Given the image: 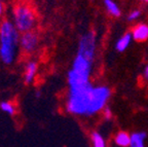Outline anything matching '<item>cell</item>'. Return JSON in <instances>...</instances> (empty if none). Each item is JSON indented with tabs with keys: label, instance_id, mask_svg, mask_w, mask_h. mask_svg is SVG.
Masks as SVG:
<instances>
[{
	"label": "cell",
	"instance_id": "277c9868",
	"mask_svg": "<svg viewBox=\"0 0 148 147\" xmlns=\"http://www.w3.org/2000/svg\"><path fill=\"white\" fill-rule=\"evenodd\" d=\"M14 26L20 32H30L36 24V14L30 5L18 3L12 8Z\"/></svg>",
	"mask_w": 148,
	"mask_h": 147
},
{
	"label": "cell",
	"instance_id": "5bb4252c",
	"mask_svg": "<svg viewBox=\"0 0 148 147\" xmlns=\"http://www.w3.org/2000/svg\"><path fill=\"white\" fill-rule=\"evenodd\" d=\"M0 108H1V110H2L3 112L7 113V114H9V115H14V111H16V109H14V107L12 106V104H10L9 102H1V103H0Z\"/></svg>",
	"mask_w": 148,
	"mask_h": 147
},
{
	"label": "cell",
	"instance_id": "9c48e42d",
	"mask_svg": "<svg viewBox=\"0 0 148 147\" xmlns=\"http://www.w3.org/2000/svg\"><path fill=\"white\" fill-rule=\"evenodd\" d=\"M114 141H115V144L119 147H130V144H131V135L127 134V132L120 131L116 134Z\"/></svg>",
	"mask_w": 148,
	"mask_h": 147
},
{
	"label": "cell",
	"instance_id": "ffe728a7",
	"mask_svg": "<svg viewBox=\"0 0 148 147\" xmlns=\"http://www.w3.org/2000/svg\"><path fill=\"white\" fill-rule=\"evenodd\" d=\"M0 59H1V55H0Z\"/></svg>",
	"mask_w": 148,
	"mask_h": 147
},
{
	"label": "cell",
	"instance_id": "9a60e30c",
	"mask_svg": "<svg viewBox=\"0 0 148 147\" xmlns=\"http://www.w3.org/2000/svg\"><path fill=\"white\" fill-rule=\"evenodd\" d=\"M140 14H141L140 10H133V12H131V14H129V16H127V20H129V21H135V20H137V19L140 16Z\"/></svg>",
	"mask_w": 148,
	"mask_h": 147
},
{
	"label": "cell",
	"instance_id": "2e32d148",
	"mask_svg": "<svg viewBox=\"0 0 148 147\" xmlns=\"http://www.w3.org/2000/svg\"><path fill=\"white\" fill-rule=\"evenodd\" d=\"M104 116L106 120H110L112 117V112H111V109L109 107H105L104 109Z\"/></svg>",
	"mask_w": 148,
	"mask_h": 147
},
{
	"label": "cell",
	"instance_id": "8992f818",
	"mask_svg": "<svg viewBox=\"0 0 148 147\" xmlns=\"http://www.w3.org/2000/svg\"><path fill=\"white\" fill-rule=\"evenodd\" d=\"M18 42H20L21 48L25 53L32 54L33 52H35L37 45H38V36L36 33L32 32V31L23 33V35L20 37Z\"/></svg>",
	"mask_w": 148,
	"mask_h": 147
},
{
	"label": "cell",
	"instance_id": "e0dca14e",
	"mask_svg": "<svg viewBox=\"0 0 148 147\" xmlns=\"http://www.w3.org/2000/svg\"><path fill=\"white\" fill-rule=\"evenodd\" d=\"M144 77H145L146 79H148V65L146 66L145 70H144Z\"/></svg>",
	"mask_w": 148,
	"mask_h": 147
},
{
	"label": "cell",
	"instance_id": "4fadbf2b",
	"mask_svg": "<svg viewBox=\"0 0 148 147\" xmlns=\"http://www.w3.org/2000/svg\"><path fill=\"white\" fill-rule=\"evenodd\" d=\"M92 142V147H106V142H105L104 137L98 132H92L90 135Z\"/></svg>",
	"mask_w": 148,
	"mask_h": 147
},
{
	"label": "cell",
	"instance_id": "d6986e66",
	"mask_svg": "<svg viewBox=\"0 0 148 147\" xmlns=\"http://www.w3.org/2000/svg\"><path fill=\"white\" fill-rule=\"evenodd\" d=\"M141 1H144V2H148V0H141Z\"/></svg>",
	"mask_w": 148,
	"mask_h": 147
},
{
	"label": "cell",
	"instance_id": "5b68a950",
	"mask_svg": "<svg viewBox=\"0 0 148 147\" xmlns=\"http://www.w3.org/2000/svg\"><path fill=\"white\" fill-rule=\"evenodd\" d=\"M96 46H97L96 34L94 32H86L81 36L79 40L77 56H80L92 63L96 54Z\"/></svg>",
	"mask_w": 148,
	"mask_h": 147
},
{
	"label": "cell",
	"instance_id": "30bf717a",
	"mask_svg": "<svg viewBox=\"0 0 148 147\" xmlns=\"http://www.w3.org/2000/svg\"><path fill=\"white\" fill-rule=\"evenodd\" d=\"M133 36H132V33H125V35L120 37L119 39L117 40L115 44V47L118 52H125L129 45L131 44V41H132Z\"/></svg>",
	"mask_w": 148,
	"mask_h": 147
},
{
	"label": "cell",
	"instance_id": "8fae6325",
	"mask_svg": "<svg viewBox=\"0 0 148 147\" xmlns=\"http://www.w3.org/2000/svg\"><path fill=\"white\" fill-rule=\"evenodd\" d=\"M37 71V64L35 62H29L25 70V82L31 83L35 77Z\"/></svg>",
	"mask_w": 148,
	"mask_h": 147
},
{
	"label": "cell",
	"instance_id": "7a4b0ae2",
	"mask_svg": "<svg viewBox=\"0 0 148 147\" xmlns=\"http://www.w3.org/2000/svg\"><path fill=\"white\" fill-rule=\"evenodd\" d=\"M18 41L20 37L16 26L12 22L3 21L0 25V55L4 64L14 62Z\"/></svg>",
	"mask_w": 148,
	"mask_h": 147
},
{
	"label": "cell",
	"instance_id": "ba28073f",
	"mask_svg": "<svg viewBox=\"0 0 148 147\" xmlns=\"http://www.w3.org/2000/svg\"><path fill=\"white\" fill-rule=\"evenodd\" d=\"M147 134L145 132H135L131 135L130 147H145V139Z\"/></svg>",
	"mask_w": 148,
	"mask_h": 147
},
{
	"label": "cell",
	"instance_id": "ac0fdd59",
	"mask_svg": "<svg viewBox=\"0 0 148 147\" xmlns=\"http://www.w3.org/2000/svg\"><path fill=\"white\" fill-rule=\"evenodd\" d=\"M2 12H3V6H2V3H1V0H0V16L2 14Z\"/></svg>",
	"mask_w": 148,
	"mask_h": 147
},
{
	"label": "cell",
	"instance_id": "52a82bcc",
	"mask_svg": "<svg viewBox=\"0 0 148 147\" xmlns=\"http://www.w3.org/2000/svg\"><path fill=\"white\" fill-rule=\"evenodd\" d=\"M133 39L136 41H145L148 39V25L146 24H140L134 28L132 31Z\"/></svg>",
	"mask_w": 148,
	"mask_h": 147
},
{
	"label": "cell",
	"instance_id": "6da1fadb",
	"mask_svg": "<svg viewBox=\"0 0 148 147\" xmlns=\"http://www.w3.org/2000/svg\"><path fill=\"white\" fill-rule=\"evenodd\" d=\"M109 87L100 85L94 87L92 83L77 87H69L66 109L74 115H94L105 109L110 98Z\"/></svg>",
	"mask_w": 148,
	"mask_h": 147
},
{
	"label": "cell",
	"instance_id": "7c38bea8",
	"mask_svg": "<svg viewBox=\"0 0 148 147\" xmlns=\"http://www.w3.org/2000/svg\"><path fill=\"white\" fill-rule=\"evenodd\" d=\"M104 5L106 7L107 12L113 16H120V9L117 3L113 0H104Z\"/></svg>",
	"mask_w": 148,
	"mask_h": 147
},
{
	"label": "cell",
	"instance_id": "3957f363",
	"mask_svg": "<svg viewBox=\"0 0 148 147\" xmlns=\"http://www.w3.org/2000/svg\"><path fill=\"white\" fill-rule=\"evenodd\" d=\"M92 62L86 60L84 58L77 56L74 59L71 70L68 73V83L69 87H77L88 84L90 82Z\"/></svg>",
	"mask_w": 148,
	"mask_h": 147
}]
</instances>
